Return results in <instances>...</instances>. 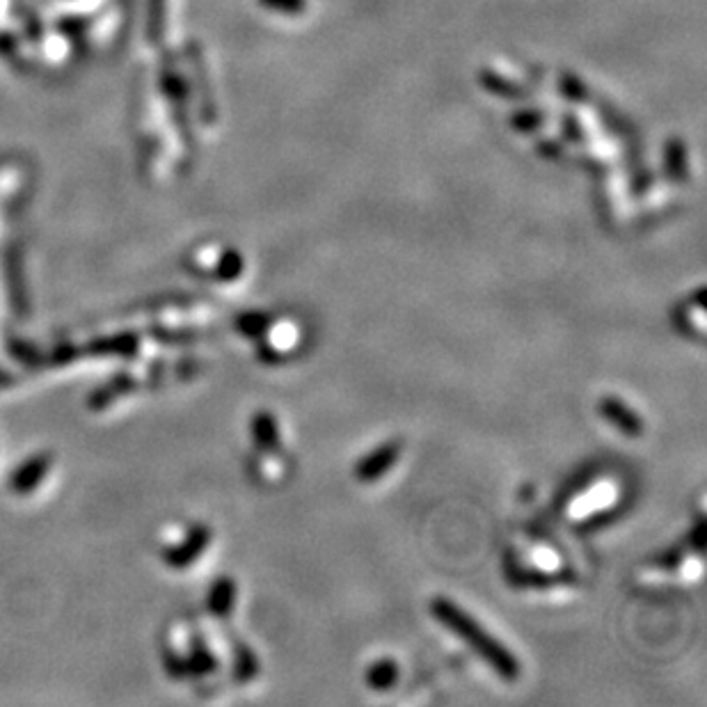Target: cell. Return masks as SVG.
I'll return each mask as SVG.
<instances>
[{
    "mask_svg": "<svg viewBox=\"0 0 707 707\" xmlns=\"http://www.w3.org/2000/svg\"><path fill=\"white\" fill-rule=\"evenodd\" d=\"M431 616L442 627H447L449 632H454L460 641L467 643L483 662L492 666V671H495L499 678L508 682L518 680L520 664L518 659L513 657L511 650L504 648L488 630H483L481 623L467 614L465 609H460L454 600L442 598V595L440 598H433Z\"/></svg>",
    "mask_w": 707,
    "mask_h": 707,
    "instance_id": "6da1fadb",
    "label": "cell"
},
{
    "mask_svg": "<svg viewBox=\"0 0 707 707\" xmlns=\"http://www.w3.org/2000/svg\"><path fill=\"white\" fill-rule=\"evenodd\" d=\"M401 458V444L399 442H387L380 444L378 449H373L371 454L364 456L362 460L355 463V479L362 483H373L392 470V467L399 463Z\"/></svg>",
    "mask_w": 707,
    "mask_h": 707,
    "instance_id": "7a4b0ae2",
    "label": "cell"
},
{
    "mask_svg": "<svg viewBox=\"0 0 707 707\" xmlns=\"http://www.w3.org/2000/svg\"><path fill=\"white\" fill-rule=\"evenodd\" d=\"M598 408L602 419L609 421L611 426L618 428L627 438H641L643 419L639 417L637 410H632L630 405L618 399V396H605Z\"/></svg>",
    "mask_w": 707,
    "mask_h": 707,
    "instance_id": "3957f363",
    "label": "cell"
},
{
    "mask_svg": "<svg viewBox=\"0 0 707 707\" xmlns=\"http://www.w3.org/2000/svg\"><path fill=\"white\" fill-rule=\"evenodd\" d=\"M364 680H367V685L371 689L387 691L389 687L396 685V680H399V664L389 657H380L373 664H369Z\"/></svg>",
    "mask_w": 707,
    "mask_h": 707,
    "instance_id": "277c9868",
    "label": "cell"
},
{
    "mask_svg": "<svg viewBox=\"0 0 707 707\" xmlns=\"http://www.w3.org/2000/svg\"><path fill=\"white\" fill-rule=\"evenodd\" d=\"M252 433L254 442L259 444L261 449H275L280 444V426H277V419L273 417V412L261 410L252 419Z\"/></svg>",
    "mask_w": 707,
    "mask_h": 707,
    "instance_id": "5b68a950",
    "label": "cell"
},
{
    "mask_svg": "<svg viewBox=\"0 0 707 707\" xmlns=\"http://www.w3.org/2000/svg\"><path fill=\"white\" fill-rule=\"evenodd\" d=\"M234 595H236L234 582L222 579V582L213 586L211 591V609L218 611V614H227V611L234 607Z\"/></svg>",
    "mask_w": 707,
    "mask_h": 707,
    "instance_id": "8992f818",
    "label": "cell"
},
{
    "mask_svg": "<svg viewBox=\"0 0 707 707\" xmlns=\"http://www.w3.org/2000/svg\"><path fill=\"white\" fill-rule=\"evenodd\" d=\"M163 10H165V0H149V35L154 39L161 37Z\"/></svg>",
    "mask_w": 707,
    "mask_h": 707,
    "instance_id": "52a82bcc",
    "label": "cell"
},
{
    "mask_svg": "<svg viewBox=\"0 0 707 707\" xmlns=\"http://www.w3.org/2000/svg\"><path fill=\"white\" fill-rule=\"evenodd\" d=\"M241 268H243L241 257H238L236 252H232V254H227L225 261L220 264V273L218 275L222 277V280H236V277L241 275Z\"/></svg>",
    "mask_w": 707,
    "mask_h": 707,
    "instance_id": "ba28073f",
    "label": "cell"
},
{
    "mask_svg": "<svg viewBox=\"0 0 707 707\" xmlns=\"http://www.w3.org/2000/svg\"><path fill=\"white\" fill-rule=\"evenodd\" d=\"M241 664H238V680H252L257 675V662H254L252 650H241Z\"/></svg>",
    "mask_w": 707,
    "mask_h": 707,
    "instance_id": "9c48e42d",
    "label": "cell"
}]
</instances>
